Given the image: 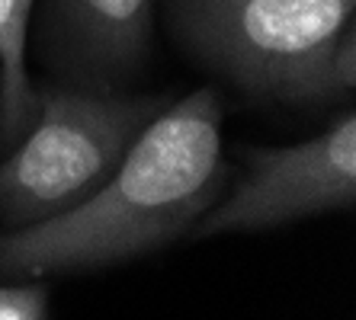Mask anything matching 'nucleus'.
I'll list each match as a JSON object with an SVG mask.
<instances>
[{"instance_id": "f257e3e1", "label": "nucleus", "mask_w": 356, "mask_h": 320, "mask_svg": "<svg viewBox=\"0 0 356 320\" xmlns=\"http://www.w3.org/2000/svg\"><path fill=\"white\" fill-rule=\"evenodd\" d=\"M225 180L222 99L202 87L154 115L83 202L0 237V272L49 276L151 253L196 228Z\"/></svg>"}, {"instance_id": "f03ea898", "label": "nucleus", "mask_w": 356, "mask_h": 320, "mask_svg": "<svg viewBox=\"0 0 356 320\" xmlns=\"http://www.w3.org/2000/svg\"><path fill=\"white\" fill-rule=\"evenodd\" d=\"M356 0H170L177 35L241 90L318 103L356 83Z\"/></svg>"}, {"instance_id": "7ed1b4c3", "label": "nucleus", "mask_w": 356, "mask_h": 320, "mask_svg": "<svg viewBox=\"0 0 356 320\" xmlns=\"http://www.w3.org/2000/svg\"><path fill=\"white\" fill-rule=\"evenodd\" d=\"M161 112L154 96H116L97 83L35 93L26 138L0 164V212L13 228L74 208L122 164Z\"/></svg>"}, {"instance_id": "20e7f679", "label": "nucleus", "mask_w": 356, "mask_h": 320, "mask_svg": "<svg viewBox=\"0 0 356 320\" xmlns=\"http://www.w3.org/2000/svg\"><path fill=\"white\" fill-rule=\"evenodd\" d=\"M356 205V115L347 112L318 138L276 151H254L248 176L222 205L196 221V237L280 228L321 212Z\"/></svg>"}, {"instance_id": "39448f33", "label": "nucleus", "mask_w": 356, "mask_h": 320, "mask_svg": "<svg viewBox=\"0 0 356 320\" xmlns=\"http://www.w3.org/2000/svg\"><path fill=\"white\" fill-rule=\"evenodd\" d=\"M42 29L49 65L83 81H109L148 55L154 0H49Z\"/></svg>"}, {"instance_id": "423d86ee", "label": "nucleus", "mask_w": 356, "mask_h": 320, "mask_svg": "<svg viewBox=\"0 0 356 320\" xmlns=\"http://www.w3.org/2000/svg\"><path fill=\"white\" fill-rule=\"evenodd\" d=\"M35 0H0V122L3 138L26 135L35 115V90L26 74V42Z\"/></svg>"}, {"instance_id": "0eeeda50", "label": "nucleus", "mask_w": 356, "mask_h": 320, "mask_svg": "<svg viewBox=\"0 0 356 320\" xmlns=\"http://www.w3.org/2000/svg\"><path fill=\"white\" fill-rule=\"evenodd\" d=\"M49 292L42 285H0V320L49 317Z\"/></svg>"}]
</instances>
